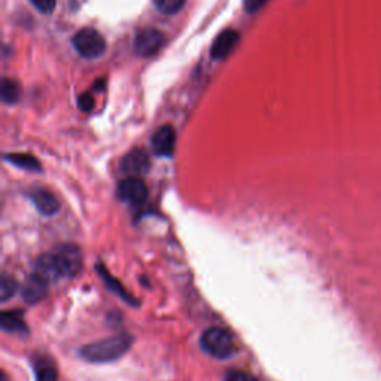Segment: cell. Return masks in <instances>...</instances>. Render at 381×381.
Wrapping results in <instances>:
<instances>
[{"label": "cell", "mask_w": 381, "mask_h": 381, "mask_svg": "<svg viewBox=\"0 0 381 381\" xmlns=\"http://www.w3.org/2000/svg\"><path fill=\"white\" fill-rule=\"evenodd\" d=\"M165 38L157 28H143L137 33L135 41L136 53L142 57H151L162 48Z\"/></svg>", "instance_id": "cell-6"}, {"label": "cell", "mask_w": 381, "mask_h": 381, "mask_svg": "<svg viewBox=\"0 0 381 381\" xmlns=\"http://www.w3.org/2000/svg\"><path fill=\"white\" fill-rule=\"evenodd\" d=\"M78 106L82 112H91L94 108V98L90 94H82L78 100Z\"/></svg>", "instance_id": "cell-21"}, {"label": "cell", "mask_w": 381, "mask_h": 381, "mask_svg": "<svg viewBox=\"0 0 381 381\" xmlns=\"http://www.w3.org/2000/svg\"><path fill=\"white\" fill-rule=\"evenodd\" d=\"M152 151L157 157H172L176 147V131L172 125L160 127L151 140Z\"/></svg>", "instance_id": "cell-8"}, {"label": "cell", "mask_w": 381, "mask_h": 381, "mask_svg": "<svg viewBox=\"0 0 381 381\" xmlns=\"http://www.w3.org/2000/svg\"><path fill=\"white\" fill-rule=\"evenodd\" d=\"M49 281L45 280L42 276L33 271L28 278L24 281V285L21 288V296L23 300L27 304H38L41 300H43L48 288H49Z\"/></svg>", "instance_id": "cell-9"}, {"label": "cell", "mask_w": 381, "mask_h": 381, "mask_svg": "<svg viewBox=\"0 0 381 381\" xmlns=\"http://www.w3.org/2000/svg\"><path fill=\"white\" fill-rule=\"evenodd\" d=\"M16 288H19V285H16L15 278L9 274H4L2 278H0V301L6 303L11 300L16 292Z\"/></svg>", "instance_id": "cell-17"}, {"label": "cell", "mask_w": 381, "mask_h": 381, "mask_svg": "<svg viewBox=\"0 0 381 381\" xmlns=\"http://www.w3.org/2000/svg\"><path fill=\"white\" fill-rule=\"evenodd\" d=\"M20 87L19 84H16L15 80L12 79H4L2 82V98H4V102L5 103H16L19 102V98H20Z\"/></svg>", "instance_id": "cell-16"}, {"label": "cell", "mask_w": 381, "mask_h": 381, "mask_svg": "<svg viewBox=\"0 0 381 381\" xmlns=\"http://www.w3.org/2000/svg\"><path fill=\"white\" fill-rule=\"evenodd\" d=\"M73 46L79 56L94 60L105 54L106 41L97 30L82 28L73 36Z\"/></svg>", "instance_id": "cell-4"}, {"label": "cell", "mask_w": 381, "mask_h": 381, "mask_svg": "<svg viewBox=\"0 0 381 381\" xmlns=\"http://www.w3.org/2000/svg\"><path fill=\"white\" fill-rule=\"evenodd\" d=\"M97 273H98V276H100L103 283L109 288V291H112L115 295H118L121 298V300H124L127 304H130V306H137V301L125 291V288L120 283V280L115 278L108 271V268L103 267V265H97Z\"/></svg>", "instance_id": "cell-12"}, {"label": "cell", "mask_w": 381, "mask_h": 381, "mask_svg": "<svg viewBox=\"0 0 381 381\" xmlns=\"http://www.w3.org/2000/svg\"><path fill=\"white\" fill-rule=\"evenodd\" d=\"M187 0H154V5L162 14L173 15L184 8Z\"/></svg>", "instance_id": "cell-18"}, {"label": "cell", "mask_w": 381, "mask_h": 381, "mask_svg": "<svg viewBox=\"0 0 381 381\" xmlns=\"http://www.w3.org/2000/svg\"><path fill=\"white\" fill-rule=\"evenodd\" d=\"M60 278H73L82 270V252L75 244H60L51 252Z\"/></svg>", "instance_id": "cell-3"}, {"label": "cell", "mask_w": 381, "mask_h": 381, "mask_svg": "<svg viewBox=\"0 0 381 381\" xmlns=\"http://www.w3.org/2000/svg\"><path fill=\"white\" fill-rule=\"evenodd\" d=\"M35 374L36 381H58L56 367L46 357H38L35 360Z\"/></svg>", "instance_id": "cell-15"}, {"label": "cell", "mask_w": 381, "mask_h": 381, "mask_svg": "<svg viewBox=\"0 0 381 381\" xmlns=\"http://www.w3.org/2000/svg\"><path fill=\"white\" fill-rule=\"evenodd\" d=\"M117 197L130 206H139L146 200L147 188L140 177L127 176L117 187Z\"/></svg>", "instance_id": "cell-5"}, {"label": "cell", "mask_w": 381, "mask_h": 381, "mask_svg": "<svg viewBox=\"0 0 381 381\" xmlns=\"http://www.w3.org/2000/svg\"><path fill=\"white\" fill-rule=\"evenodd\" d=\"M265 2H267V0H246L244 8H246V11L249 12V14H254L258 9H261Z\"/></svg>", "instance_id": "cell-22"}, {"label": "cell", "mask_w": 381, "mask_h": 381, "mask_svg": "<svg viewBox=\"0 0 381 381\" xmlns=\"http://www.w3.org/2000/svg\"><path fill=\"white\" fill-rule=\"evenodd\" d=\"M225 381H259V380L249 372L233 370V371H228L225 374Z\"/></svg>", "instance_id": "cell-19"}, {"label": "cell", "mask_w": 381, "mask_h": 381, "mask_svg": "<svg viewBox=\"0 0 381 381\" xmlns=\"http://www.w3.org/2000/svg\"><path fill=\"white\" fill-rule=\"evenodd\" d=\"M132 338L127 334L109 337L80 347L79 355L93 363H109L122 357L131 347Z\"/></svg>", "instance_id": "cell-1"}, {"label": "cell", "mask_w": 381, "mask_h": 381, "mask_svg": "<svg viewBox=\"0 0 381 381\" xmlns=\"http://www.w3.org/2000/svg\"><path fill=\"white\" fill-rule=\"evenodd\" d=\"M0 326L5 333L11 334H24L27 333V325L23 320L21 314L16 311H4L0 316Z\"/></svg>", "instance_id": "cell-13"}, {"label": "cell", "mask_w": 381, "mask_h": 381, "mask_svg": "<svg viewBox=\"0 0 381 381\" xmlns=\"http://www.w3.org/2000/svg\"><path fill=\"white\" fill-rule=\"evenodd\" d=\"M5 160L11 164H14L15 167L27 170V172H41L42 170V165L39 162L38 158H35L30 154H8L5 155Z\"/></svg>", "instance_id": "cell-14"}, {"label": "cell", "mask_w": 381, "mask_h": 381, "mask_svg": "<svg viewBox=\"0 0 381 381\" xmlns=\"http://www.w3.org/2000/svg\"><path fill=\"white\" fill-rule=\"evenodd\" d=\"M151 169V160L143 149H132L121 161V172L127 176H142Z\"/></svg>", "instance_id": "cell-7"}, {"label": "cell", "mask_w": 381, "mask_h": 381, "mask_svg": "<svg viewBox=\"0 0 381 381\" xmlns=\"http://www.w3.org/2000/svg\"><path fill=\"white\" fill-rule=\"evenodd\" d=\"M28 200L38 209L39 213L45 214V216H53V214L58 213L60 203L56 198V195L45 188H35L28 194Z\"/></svg>", "instance_id": "cell-10"}, {"label": "cell", "mask_w": 381, "mask_h": 381, "mask_svg": "<svg viewBox=\"0 0 381 381\" xmlns=\"http://www.w3.org/2000/svg\"><path fill=\"white\" fill-rule=\"evenodd\" d=\"M239 41H240V35L236 30H233V28L224 30L222 33H219V36L212 45V49H210L212 58L213 60H224L225 57H228L231 53H233V49Z\"/></svg>", "instance_id": "cell-11"}, {"label": "cell", "mask_w": 381, "mask_h": 381, "mask_svg": "<svg viewBox=\"0 0 381 381\" xmlns=\"http://www.w3.org/2000/svg\"><path fill=\"white\" fill-rule=\"evenodd\" d=\"M202 349L216 359H228L237 350L233 334L224 328H209L206 329L202 340Z\"/></svg>", "instance_id": "cell-2"}, {"label": "cell", "mask_w": 381, "mask_h": 381, "mask_svg": "<svg viewBox=\"0 0 381 381\" xmlns=\"http://www.w3.org/2000/svg\"><path fill=\"white\" fill-rule=\"evenodd\" d=\"M41 14H51L56 9V0H30Z\"/></svg>", "instance_id": "cell-20"}]
</instances>
